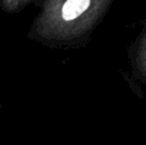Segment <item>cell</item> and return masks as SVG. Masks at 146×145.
Masks as SVG:
<instances>
[{
	"instance_id": "obj_1",
	"label": "cell",
	"mask_w": 146,
	"mask_h": 145,
	"mask_svg": "<svg viewBox=\"0 0 146 145\" xmlns=\"http://www.w3.org/2000/svg\"><path fill=\"white\" fill-rule=\"evenodd\" d=\"M113 3L114 0H42L31 33L35 40L51 48L82 45Z\"/></svg>"
},
{
	"instance_id": "obj_2",
	"label": "cell",
	"mask_w": 146,
	"mask_h": 145,
	"mask_svg": "<svg viewBox=\"0 0 146 145\" xmlns=\"http://www.w3.org/2000/svg\"><path fill=\"white\" fill-rule=\"evenodd\" d=\"M128 58L133 76L146 84V21L141 32L128 49Z\"/></svg>"
},
{
	"instance_id": "obj_3",
	"label": "cell",
	"mask_w": 146,
	"mask_h": 145,
	"mask_svg": "<svg viewBox=\"0 0 146 145\" xmlns=\"http://www.w3.org/2000/svg\"><path fill=\"white\" fill-rule=\"evenodd\" d=\"M31 1L33 0H1L4 7L9 10H19L21 8H23Z\"/></svg>"
}]
</instances>
